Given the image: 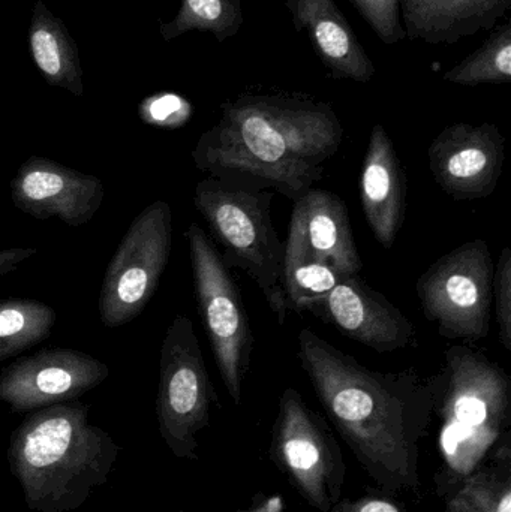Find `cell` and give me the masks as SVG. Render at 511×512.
I'll list each match as a JSON object with an SVG mask.
<instances>
[{
	"mask_svg": "<svg viewBox=\"0 0 511 512\" xmlns=\"http://www.w3.org/2000/svg\"><path fill=\"white\" fill-rule=\"evenodd\" d=\"M303 372L327 417L363 471L384 492H414L420 486V445L428 435L437 400V379L414 367L377 372L303 328Z\"/></svg>",
	"mask_w": 511,
	"mask_h": 512,
	"instance_id": "1",
	"label": "cell"
},
{
	"mask_svg": "<svg viewBox=\"0 0 511 512\" xmlns=\"http://www.w3.org/2000/svg\"><path fill=\"white\" fill-rule=\"evenodd\" d=\"M344 128L332 105L303 96L243 95L222 105L192 161L228 188L296 201L323 179Z\"/></svg>",
	"mask_w": 511,
	"mask_h": 512,
	"instance_id": "2",
	"label": "cell"
},
{
	"mask_svg": "<svg viewBox=\"0 0 511 512\" xmlns=\"http://www.w3.org/2000/svg\"><path fill=\"white\" fill-rule=\"evenodd\" d=\"M89 406L66 402L30 412L9 439L8 463L27 508L71 512L110 480L122 447L89 421Z\"/></svg>",
	"mask_w": 511,
	"mask_h": 512,
	"instance_id": "3",
	"label": "cell"
},
{
	"mask_svg": "<svg viewBox=\"0 0 511 512\" xmlns=\"http://www.w3.org/2000/svg\"><path fill=\"white\" fill-rule=\"evenodd\" d=\"M437 379L434 415L444 480L459 486L482 469L510 420L511 384L503 367L467 346L447 349Z\"/></svg>",
	"mask_w": 511,
	"mask_h": 512,
	"instance_id": "4",
	"label": "cell"
},
{
	"mask_svg": "<svg viewBox=\"0 0 511 512\" xmlns=\"http://www.w3.org/2000/svg\"><path fill=\"white\" fill-rule=\"evenodd\" d=\"M270 191L228 188L212 177L195 186L194 206L224 249L225 264L245 271L263 292L279 325L287 318L282 268L284 243L272 218Z\"/></svg>",
	"mask_w": 511,
	"mask_h": 512,
	"instance_id": "5",
	"label": "cell"
},
{
	"mask_svg": "<svg viewBox=\"0 0 511 512\" xmlns=\"http://www.w3.org/2000/svg\"><path fill=\"white\" fill-rule=\"evenodd\" d=\"M194 273L195 295L204 330L222 382L236 405L251 367L254 334L239 286L203 228L189 225L185 233Z\"/></svg>",
	"mask_w": 511,
	"mask_h": 512,
	"instance_id": "6",
	"label": "cell"
},
{
	"mask_svg": "<svg viewBox=\"0 0 511 512\" xmlns=\"http://www.w3.org/2000/svg\"><path fill=\"white\" fill-rule=\"evenodd\" d=\"M218 400L194 324L173 319L161 348L156 418L159 433L174 457L198 460V435L210 424Z\"/></svg>",
	"mask_w": 511,
	"mask_h": 512,
	"instance_id": "7",
	"label": "cell"
},
{
	"mask_svg": "<svg viewBox=\"0 0 511 512\" xmlns=\"http://www.w3.org/2000/svg\"><path fill=\"white\" fill-rule=\"evenodd\" d=\"M270 459L314 510L329 512L341 501L347 472L344 454L326 421L294 388L279 397Z\"/></svg>",
	"mask_w": 511,
	"mask_h": 512,
	"instance_id": "8",
	"label": "cell"
},
{
	"mask_svg": "<svg viewBox=\"0 0 511 512\" xmlns=\"http://www.w3.org/2000/svg\"><path fill=\"white\" fill-rule=\"evenodd\" d=\"M494 259L485 240L462 243L417 279L423 315L449 340L485 339L491 331Z\"/></svg>",
	"mask_w": 511,
	"mask_h": 512,
	"instance_id": "9",
	"label": "cell"
},
{
	"mask_svg": "<svg viewBox=\"0 0 511 512\" xmlns=\"http://www.w3.org/2000/svg\"><path fill=\"white\" fill-rule=\"evenodd\" d=\"M173 212L159 200L138 213L105 271L98 312L107 328L129 324L155 295L170 261Z\"/></svg>",
	"mask_w": 511,
	"mask_h": 512,
	"instance_id": "10",
	"label": "cell"
},
{
	"mask_svg": "<svg viewBox=\"0 0 511 512\" xmlns=\"http://www.w3.org/2000/svg\"><path fill=\"white\" fill-rule=\"evenodd\" d=\"M110 376L107 364L68 348L41 349L0 373V403L12 412L38 411L74 402Z\"/></svg>",
	"mask_w": 511,
	"mask_h": 512,
	"instance_id": "11",
	"label": "cell"
},
{
	"mask_svg": "<svg viewBox=\"0 0 511 512\" xmlns=\"http://www.w3.org/2000/svg\"><path fill=\"white\" fill-rule=\"evenodd\" d=\"M435 183L456 201L489 198L497 191L506 161V138L492 123H455L428 149Z\"/></svg>",
	"mask_w": 511,
	"mask_h": 512,
	"instance_id": "12",
	"label": "cell"
},
{
	"mask_svg": "<svg viewBox=\"0 0 511 512\" xmlns=\"http://www.w3.org/2000/svg\"><path fill=\"white\" fill-rule=\"evenodd\" d=\"M11 198L36 221L56 218L68 227H83L101 209L104 183L53 159L30 156L11 180Z\"/></svg>",
	"mask_w": 511,
	"mask_h": 512,
	"instance_id": "13",
	"label": "cell"
},
{
	"mask_svg": "<svg viewBox=\"0 0 511 512\" xmlns=\"http://www.w3.org/2000/svg\"><path fill=\"white\" fill-rule=\"evenodd\" d=\"M311 312L380 354L416 343V328L410 319L359 276L339 282Z\"/></svg>",
	"mask_w": 511,
	"mask_h": 512,
	"instance_id": "14",
	"label": "cell"
},
{
	"mask_svg": "<svg viewBox=\"0 0 511 512\" xmlns=\"http://www.w3.org/2000/svg\"><path fill=\"white\" fill-rule=\"evenodd\" d=\"M360 197L375 240L384 249H392L407 212V174L392 138L380 123L372 128L369 137Z\"/></svg>",
	"mask_w": 511,
	"mask_h": 512,
	"instance_id": "15",
	"label": "cell"
},
{
	"mask_svg": "<svg viewBox=\"0 0 511 512\" xmlns=\"http://www.w3.org/2000/svg\"><path fill=\"white\" fill-rule=\"evenodd\" d=\"M285 6L333 78L363 84L374 78V62L335 0H285Z\"/></svg>",
	"mask_w": 511,
	"mask_h": 512,
	"instance_id": "16",
	"label": "cell"
},
{
	"mask_svg": "<svg viewBox=\"0 0 511 512\" xmlns=\"http://www.w3.org/2000/svg\"><path fill=\"white\" fill-rule=\"evenodd\" d=\"M297 222L312 258L330 265L344 277L359 276L363 262L351 231L344 201L324 189L311 188L294 201Z\"/></svg>",
	"mask_w": 511,
	"mask_h": 512,
	"instance_id": "17",
	"label": "cell"
},
{
	"mask_svg": "<svg viewBox=\"0 0 511 512\" xmlns=\"http://www.w3.org/2000/svg\"><path fill=\"white\" fill-rule=\"evenodd\" d=\"M511 8V0H401L405 39L453 45L491 30Z\"/></svg>",
	"mask_w": 511,
	"mask_h": 512,
	"instance_id": "18",
	"label": "cell"
},
{
	"mask_svg": "<svg viewBox=\"0 0 511 512\" xmlns=\"http://www.w3.org/2000/svg\"><path fill=\"white\" fill-rule=\"evenodd\" d=\"M29 50L36 68L50 86L84 95L83 69L77 42L60 18L36 0L29 26Z\"/></svg>",
	"mask_w": 511,
	"mask_h": 512,
	"instance_id": "19",
	"label": "cell"
},
{
	"mask_svg": "<svg viewBox=\"0 0 511 512\" xmlns=\"http://www.w3.org/2000/svg\"><path fill=\"white\" fill-rule=\"evenodd\" d=\"M284 248L282 288L288 310L311 312L339 282L347 279L335 268L312 258L303 240L302 231L294 219H291Z\"/></svg>",
	"mask_w": 511,
	"mask_h": 512,
	"instance_id": "20",
	"label": "cell"
},
{
	"mask_svg": "<svg viewBox=\"0 0 511 512\" xmlns=\"http://www.w3.org/2000/svg\"><path fill=\"white\" fill-rule=\"evenodd\" d=\"M56 310L30 298H0V363L50 337Z\"/></svg>",
	"mask_w": 511,
	"mask_h": 512,
	"instance_id": "21",
	"label": "cell"
},
{
	"mask_svg": "<svg viewBox=\"0 0 511 512\" xmlns=\"http://www.w3.org/2000/svg\"><path fill=\"white\" fill-rule=\"evenodd\" d=\"M242 0H182L173 20L159 27L164 41H173L198 30L224 42L239 33L243 24Z\"/></svg>",
	"mask_w": 511,
	"mask_h": 512,
	"instance_id": "22",
	"label": "cell"
},
{
	"mask_svg": "<svg viewBox=\"0 0 511 512\" xmlns=\"http://www.w3.org/2000/svg\"><path fill=\"white\" fill-rule=\"evenodd\" d=\"M447 83L459 86L507 84L511 80V23L501 24L479 50L443 75Z\"/></svg>",
	"mask_w": 511,
	"mask_h": 512,
	"instance_id": "23",
	"label": "cell"
},
{
	"mask_svg": "<svg viewBox=\"0 0 511 512\" xmlns=\"http://www.w3.org/2000/svg\"><path fill=\"white\" fill-rule=\"evenodd\" d=\"M453 498L470 512H511L509 472L479 469L459 484Z\"/></svg>",
	"mask_w": 511,
	"mask_h": 512,
	"instance_id": "24",
	"label": "cell"
},
{
	"mask_svg": "<svg viewBox=\"0 0 511 512\" xmlns=\"http://www.w3.org/2000/svg\"><path fill=\"white\" fill-rule=\"evenodd\" d=\"M140 119L155 128L177 129L185 126L192 116V105L179 93L159 92L143 99L138 107Z\"/></svg>",
	"mask_w": 511,
	"mask_h": 512,
	"instance_id": "25",
	"label": "cell"
},
{
	"mask_svg": "<svg viewBox=\"0 0 511 512\" xmlns=\"http://www.w3.org/2000/svg\"><path fill=\"white\" fill-rule=\"evenodd\" d=\"M350 2L384 44L392 47L404 41L401 0H350Z\"/></svg>",
	"mask_w": 511,
	"mask_h": 512,
	"instance_id": "26",
	"label": "cell"
},
{
	"mask_svg": "<svg viewBox=\"0 0 511 512\" xmlns=\"http://www.w3.org/2000/svg\"><path fill=\"white\" fill-rule=\"evenodd\" d=\"M495 307L497 321L500 327V342L507 351L511 352V248L501 251L498 264L494 270Z\"/></svg>",
	"mask_w": 511,
	"mask_h": 512,
	"instance_id": "27",
	"label": "cell"
},
{
	"mask_svg": "<svg viewBox=\"0 0 511 512\" xmlns=\"http://www.w3.org/2000/svg\"><path fill=\"white\" fill-rule=\"evenodd\" d=\"M329 512H408L398 502L386 496H362L357 499H341Z\"/></svg>",
	"mask_w": 511,
	"mask_h": 512,
	"instance_id": "28",
	"label": "cell"
},
{
	"mask_svg": "<svg viewBox=\"0 0 511 512\" xmlns=\"http://www.w3.org/2000/svg\"><path fill=\"white\" fill-rule=\"evenodd\" d=\"M38 254L36 248H12L0 251V277L17 270L18 265Z\"/></svg>",
	"mask_w": 511,
	"mask_h": 512,
	"instance_id": "29",
	"label": "cell"
},
{
	"mask_svg": "<svg viewBox=\"0 0 511 512\" xmlns=\"http://www.w3.org/2000/svg\"><path fill=\"white\" fill-rule=\"evenodd\" d=\"M285 504L279 496H270V498H260V502H255L249 510L237 512H284Z\"/></svg>",
	"mask_w": 511,
	"mask_h": 512,
	"instance_id": "30",
	"label": "cell"
},
{
	"mask_svg": "<svg viewBox=\"0 0 511 512\" xmlns=\"http://www.w3.org/2000/svg\"><path fill=\"white\" fill-rule=\"evenodd\" d=\"M446 512H470L456 498H450L447 502Z\"/></svg>",
	"mask_w": 511,
	"mask_h": 512,
	"instance_id": "31",
	"label": "cell"
},
{
	"mask_svg": "<svg viewBox=\"0 0 511 512\" xmlns=\"http://www.w3.org/2000/svg\"><path fill=\"white\" fill-rule=\"evenodd\" d=\"M176 512H185V511H183V510H179V511H176Z\"/></svg>",
	"mask_w": 511,
	"mask_h": 512,
	"instance_id": "32",
	"label": "cell"
}]
</instances>
